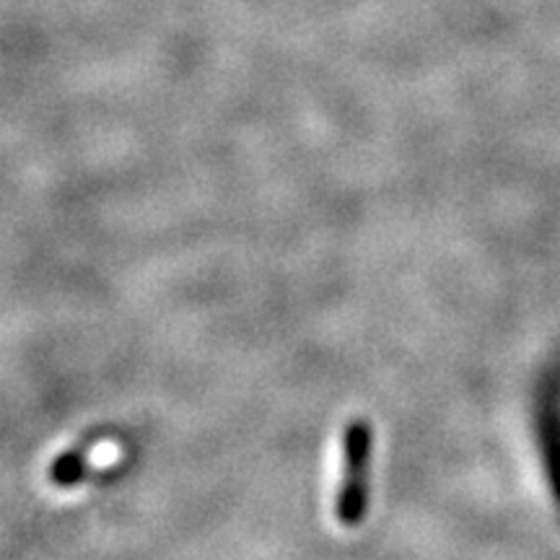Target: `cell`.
<instances>
[{"instance_id": "6da1fadb", "label": "cell", "mask_w": 560, "mask_h": 560, "mask_svg": "<svg viewBox=\"0 0 560 560\" xmlns=\"http://www.w3.org/2000/svg\"><path fill=\"white\" fill-rule=\"evenodd\" d=\"M374 431L366 418H353L342 433V480L335 514L342 527H359L369 509V472Z\"/></svg>"}, {"instance_id": "7a4b0ae2", "label": "cell", "mask_w": 560, "mask_h": 560, "mask_svg": "<svg viewBox=\"0 0 560 560\" xmlns=\"http://www.w3.org/2000/svg\"><path fill=\"white\" fill-rule=\"evenodd\" d=\"M91 444H94V441H89V444H83L81 441L79 446H73V450L60 454V457L52 462L50 480L55 482V486L70 488V486H75V482L83 480V475H86V459H89L86 454L91 450Z\"/></svg>"}]
</instances>
